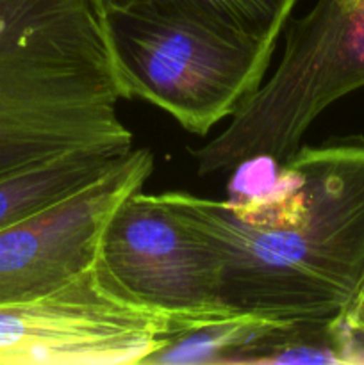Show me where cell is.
<instances>
[{
  "instance_id": "1",
  "label": "cell",
  "mask_w": 364,
  "mask_h": 365,
  "mask_svg": "<svg viewBox=\"0 0 364 365\" xmlns=\"http://www.w3.org/2000/svg\"><path fill=\"white\" fill-rule=\"evenodd\" d=\"M302 191L268 225L239 221L225 200L166 191L157 202L209 241L220 296L236 316L328 324L364 282V138L300 145Z\"/></svg>"
},
{
  "instance_id": "2",
  "label": "cell",
  "mask_w": 364,
  "mask_h": 365,
  "mask_svg": "<svg viewBox=\"0 0 364 365\" xmlns=\"http://www.w3.org/2000/svg\"><path fill=\"white\" fill-rule=\"evenodd\" d=\"M91 0L0 46V178L82 148H132Z\"/></svg>"
},
{
  "instance_id": "3",
  "label": "cell",
  "mask_w": 364,
  "mask_h": 365,
  "mask_svg": "<svg viewBox=\"0 0 364 365\" xmlns=\"http://www.w3.org/2000/svg\"><path fill=\"white\" fill-rule=\"evenodd\" d=\"M123 98H139L196 135L207 132L263 84L275 45L177 11H96Z\"/></svg>"
},
{
  "instance_id": "4",
  "label": "cell",
  "mask_w": 364,
  "mask_h": 365,
  "mask_svg": "<svg viewBox=\"0 0 364 365\" xmlns=\"http://www.w3.org/2000/svg\"><path fill=\"white\" fill-rule=\"evenodd\" d=\"M364 88V0H318L289 25L277 70L238 107L223 132L191 148L196 175L231 173L270 155L284 163L325 109Z\"/></svg>"
},
{
  "instance_id": "5",
  "label": "cell",
  "mask_w": 364,
  "mask_h": 365,
  "mask_svg": "<svg viewBox=\"0 0 364 365\" xmlns=\"http://www.w3.org/2000/svg\"><path fill=\"white\" fill-rule=\"evenodd\" d=\"M98 259L136 299L182 330L241 317L220 296V260L196 228L143 189L111 212Z\"/></svg>"
},
{
  "instance_id": "6",
  "label": "cell",
  "mask_w": 364,
  "mask_h": 365,
  "mask_svg": "<svg viewBox=\"0 0 364 365\" xmlns=\"http://www.w3.org/2000/svg\"><path fill=\"white\" fill-rule=\"evenodd\" d=\"M153 153L132 148L116 168L68 198L0 230V303L57 291L98 260L100 235L114 209L143 189Z\"/></svg>"
},
{
  "instance_id": "7",
  "label": "cell",
  "mask_w": 364,
  "mask_h": 365,
  "mask_svg": "<svg viewBox=\"0 0 364 365\" xmlns=\"http://www.w3.org/2000/svg\"><path fill=\"white\" fill-rule=\"evenodd\" d=\"M131 150H75L0 178V230L88 187L116 168Z\"/></svg>"
},
{
  "instance_id": "8",
  "label": "cell",
  "mask_w": 364,
  "mask_h": 365,
  "mask_svg": "<svg viewBox=\"0 0 364 365\" xmlns=\"http://www.w3.org/2000/svg\"><path fill=\"white\" fill-rule=\"evenodd\" d=\"M298 0H91L95 11L153 7L177 11L256 41L277 45Z\"/></svg>"
},
{
  "instance_id": "9",
  "label": "cell",
  "mask_w": 364,
  "mask_h": 365,
  "mask_svg": "<svg viewBox=\"0 0 364 365\" xmlns=\"http://www.w3.org/2000/svg\"><path fill=\"white\" fill-rule=\"evenodd\" d=\"M228 364H339L328 324L259 319Z\"/></svg>"
},
{
  "instance_id": "10",
  "label": "cell",
  "mask_w": 364,
  "mask_h": 365,
  "mask_svg": "<svg viewBox=\"0 0 364 365\" xmlns=\"http://www.w3.org/2000/svg\"><path fill=\"white\" fill-rule=\"evenodd\" d=\"M89 0H0V46L13 45Z\"/></svg>"
},
{
  "instance_id": "11",
  "label": "cell",
  "mask_w": 364,
  "mask_h": 365,
  "mask_svg": "<svg viewBox=\"0 0 364 365\" xmlns=\"http://www.w3.org/2000/svg\"><path fill=\"white\" fill-rule=\"evenodd\" d=\"M328 334L339 365H364V282L328 323Z\"/></svg>"
}]
</instances>
